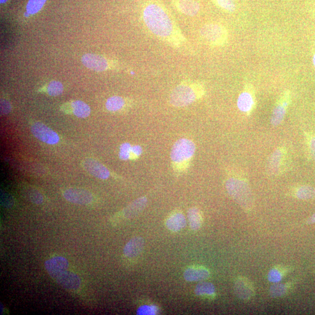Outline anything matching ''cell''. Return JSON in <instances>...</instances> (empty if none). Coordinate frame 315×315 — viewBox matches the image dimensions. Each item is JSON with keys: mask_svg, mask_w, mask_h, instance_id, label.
<instances>
[{"mask_svg": "<svg viewBox=\"0 0 315 315\" xmlns=\"http://www.w3.org/2000/svg\"><path fill=\"white\" fill-rule=\"evenodd\" d=\"M142 18L149 31L159 40L177 50L184 51L188 48L187 39L173 16L161 3L153 0L146 3Z\"/></svg>", "mask_w": 315, "mask_h": 315, "instance_id": "6da1fadb", "label": "cell"}, {"mask_svg": "<svg viewBox=\"0 0 315 315\" xmlns=\"http://www.w3.org/2000/svg\"><path fill=\"white\" fill-rule=\"evenodd\" d=\"M206 92L203 84L199 82L184 81L172 90L170 103L176 107H183L203 98Z\"/></svg>", "mask_w": 315, "mask_h": 315, "instance_id": "7a4b0ae2", "label": "cell"}, {"mask_svg": "<svg viewBox=\"0 0 315 315\" xmlns=\"http://www.w3.org/2000/svg\"><path fill=\"white\" fill-rule=\"evenodd\" d=\"M226 187L229 195L242 209L247 211L253 209V193L247 179L243 176H231L227 180Z\"/></svg>", "mask_w": 315, "mask_h": 315, "instance_id": "3957f363", "label": "cell"}, {"mask_svg": "<svg viewBox=\"0 0 315 315\" xmlns=\"http://www.w3.org/2000/svg\"><path fill=\"white\" fill-rule=\"evenodd\" d=\"M196 145L188 139L177 141L171 153V159L174 170L177 172L187 170L196 153Z\"/></svg>", "mask_w": 315, "mask_h": 315, "instance_id": "277c9868", "label": "cell"}, {"mask_svg": "<svg viewBox=\"0 0 315 315\" xmlns=\"http://www.w3.org/2000/svg\"><path fill=\"white\" fill-rule=\"evenodd\" d=\"M200 36L207 44L211 47H219L226 46L229 40L228 29L222 24L208 23L200 30Z\"/></svg>", "mask_w": 315, "mask_h": 315, "instance_id": "5b68a950", "label": "cell"}, {"mask_svg": "<svg viewBox=\"0 0 315 315\" xmlns=\"http://www.w3.org/2000/svg\"><path fill=\"white\" fill-rule=\"evenodd\" d=\"M288 163L287 150L284 146L276 149L267 161L266 170L271 176H279L286 171Z\"/></svg>", "mask_w": 315, "mask_h": 315, "instance_id": "8992f818", "label": "cell"}, {"mask_svg": "<svg viewBox=\"0 0 315 315\" xmlns=\"http://www.w3.org/2000/svg\"><path fill=\"white\" fill-rule=\"evenodd\" d=\"M292 102V94L290 89L285 90L280 95L272 111L270 123L272 126H279L282 124Z\"/></svg>", "mask_w": 315, "mask_h": 315, "instance_id": "52a82bcc", "label": "cell"}, {"mask_svg": "<svg viewBox=\"0 0 315 315\" xmlns=\"http://www.w3.org/2000/svg\"><path fill=\"white\" fill-rule=\"evenodd\" d=\"M257 104L255 89L252 84L247 83L237 99V106L243 113L249 116L256 109Z\"/></svg>", "mask_w": 315, "mask_h": 315, "instance_id": "ba28073f", "label": "cell"}, {"mask_svg": "<svg viewBox=\"0 0 315 315\" xmlns=\"http://www.w3.org/2000/svg\"><path fill=\"white\" fill-rule=\"evenodd\" d=\"M33 135L37 139L50 145L57 144L60 137L57 133L41 122L33 123L31 127Z\"/></svg>", "mask_w": 315, "mask_h": 315, "instance_id": "9c48e42d", "label": "cell"}, {"mask_svg": "<svg viewBox=\"0 0 315 315\" xmlns=\"http://www.w3.org/2000/svg\"><path fill=\"white\" fill-rule=\"evenodd\" d=\"M63 196L68 201L79 205H87L93 200L91 193L80 188L68 189L64 191Z\"/></svg>", "mask_w": 315, "mask_h": 315, "instance_id": "30bf717a", "label": "cell"}, {"mask_svg": "<svg viewBox=\"0 0 315 315\" xmlns=\"http://www.w3.org/2000/svg\"><path fill=\"white\" fill-rule=\"evenodd\" d=\"M47 273L53 279H55L60 275L65 273L68 269L69 263L66 258L62 256L54 257L45 263Z\"/></svg>", "mask_w": 315, "mask_h": 315, "instance_id": "8fae6325", "label": "cell"}, {"mask_svg": "<svg viewBox=\"0 0 315 315\" xmlns=\"http://www.w3.org/2000/svg\"><path fill=\"white\" fill-rule=\"evenodd\" d=\"M81 61L86 67L97 72L107 70L110 67L106 58L97 54H85L82 58Z\"/></svg>", "mask_w": 315, "mask_h": 315, "instance_id": "7c38bea8", "label": "cell"}, {"mask_svg": "<svg viewBox=\"0 0 315 315\" xmlns=\"http://www.w3.org/2000/svg\"><path fill=\"white\" fill-rule=\"evenodd\" d=\"M84 170L94 177L100 179L109 178L110 172L101 163L93 158H87L83 162Z\"/></svg>", "mask_w": 315, "mask_h": 315, "instance_id": "4fadbf2b", "label": "cell"}, {"mask_svg": "<svg viewBox=\"0 0 315 315\" xmlns=\"http://www.w3.org/2000/svg\"><path fill=\"white\" fill-rule=\"evenodd\" d=\"M175 7L183 14L194 16L200 10V6L197 0H172Z\"/></svg>", "mask_w": 315, "mask_h": 315, "instance_id": "5bb4252c", "label": "cell"}, {"mask_svg": "<svg viewBox=\"0 0 315 315\" xmlns=\"http://www.w3.org/2000/svg\"><path fill=\"white\" fill-rule=\"evenodd\" d=\"M56 282L67 290H76L80 287L81 282L76 274L67 271L55 279Z\"/></svg>", "mask_w": 315, "mask_h": 315, "instance_id": "9a60e30c", "label": "cell"}, {"mask_svg": "<svg viewBox=\"0 0 315 315\" xmlns=\"http://www.w3.org/2000/svg\"><path fill=\"white\" fill-rule=\"evenodd\" d=\"M235 294L239 299L247 300L251 299L254 294L252 285L248 280L239 278L236 280L234 286Z\"/></svg>", "mask_w": 315, "mask_h": 315, "instance_id": "2e32d148", "label": "cell"}, {"mask_svg": "<svg viewBox=\"0 0 315 315\" xmlns=\"http://www.w3.org/2000/svg\"><path fill=\"white\" fill-rule=\"evenodd\" d=\"M144 245V239L142 237H134L125 245L123 249L124 254L129 258L137 257L143 250Z\"/></svg>", "mask_w": 315, "mask_h": 315, "instance_id": "e0dca14e", "label": "cell"}, {"mask_svg": "<svg viewBox=\"0 0 315 315\" xmlns=\"http://www.w3.org/2000/svg\"><path fill=\"white\" fill-rule=\"evenodd\" d=\"M210 272L202 267H189L184 272V278L187 282H199L209 279Z\"/></svg>", "mask_w": 315, "mask_h": 315, "instance_id": "ac0fdd59", "label": "cell"}, {"mask_svg": "<svg viewBox=\"0 0 315 315\" xmlns=\"http://www.w3.org/2000/svg\"><path fill=\"white\" fill-rule=\"evenodd\" d=\"M147 203V198L141 197L133 201L123 210V215L125 218H132L137 216L145 209Z\"/></svg>", "mask_w": 315, "mask_h": 315, "instance_id": "d6986e66", "label": "cell"}, {"mask_svg": "<svg viewBox=\"0 0 315 315\" xmlns=\"http://www.w3.org/2000/svg\"><path fill=\"white\" fill-rule=\"evenodd\" d=\"M166 226L170 231L178 232L187 226V219L183 214L175 213L167 219Z\"/></svg>", "mask_w": 315, "mask_h": 315, "instance_id": "ffe728a7", "label": "cell"}, {"mask_svg": "<svg viewBox=\"0 0 315 315\" xmlns=\"http://www.w3.org/2000/svg\"><path fill=\"white\" fill-rule=\"evenodd\" d=\"M188 217L190 227L192 230L195 231L199 230L202 224V215L200 210L196 207H192L188 210Z\"/></svg>", "mask_w": 315, "mask_h": 315, "instance_id": "44dd1931", "label": "cell"}, {"mask_svg": "<svg viewBox=\"0 0 315 315\" xmlns=\"http://www.w3.org/2000/svg\"><path fill=\"white\" fill-rule=\"evenodd\" d=\"M73 114L78 118H86L90 114L89 106L83 101H76L71 104Z\"/></svg>", "mask_w": 315, "mask_h": 315, "instance_id": "7402d4cb", "label": "cell"}, {"mask_svg": "<svg viewBox=\"0 0 315 315\" xmlns=\"http://www.w3.org/2000/svg\"><path fill=\"white\" fill-rule=\"evenodd\" d=\"M295 196L301 200L315 199V189L310 186H302L295 190Z\"/></svg>", "mask_w": 315, "mask_h": 315, "instance_id": "603a6c76", "label": "cell"}, {"mask_svg": "<svg viewBox=\"0 0 315 315\" xmlns=\"http://www.w3.org/2000/svg\"><path fill=\"white\" fill-rule=\"evenodd\" d=\"M124 99L121 97L114 96L107 99L106 102V107L107 110L110 112H117L123 108L125 105Z\"/></svg>", "mask_w": 315, "mask_h": 315, "instance_id": "cb8c5ba5", "label": "cell"}, {"mask_svg": "<svg viewBox=\"0 0 315 315\" xmlns=\"http://www.w3.org/2000/svg\"><path fill=\"white\" fill-rule=\"evenodd\" d=\"M215 287L212 283L202 282L196 287L195 292L197 296H211L215 293Z\"/></svg>", "mask_w": 315, "mask_h": 315, "instance_id": "d4e9b609", "label": "cell"}, {"mask_svg": "<svg viewBox=\"0 0 315 315\" xmlns=\"http://www.w3.org/2000/svg\"><path fill=\"white\" fill-rule=\"evenodd\" d=\"M215 6L229 13L234 12L236 4L234 0H212Z\"/></svg>", "mask_w": 315, "mask_h": 315, "instance_id": "484cf974", "label": "cell"}, {"mask_svg": "<svg viewBox=\"0 0 315 315\" xmlns=\"http://www.w3.org/2000/svg\"><path fill=\"white\" fill-rule=\"evenodd\" d=\"M46 0H29L27 6V11L29 14H34L40 11L44 7Z\"/></svg>", "mask_w": 315, "mask_h": 315, "instance_id": "4316f807", "label": "cell"}, {"mask_svg": "<svg viewBox=\"0 0 315 315\" xmlns=\"http://www.w3.org/2000/svg\"><path fill=\"white\" fill-rule=\"evenodd\" d=\"M63 84L59 81H51L47 87V93L52 97L59 96L63 92Z\"/></svg>", "mask_w": 315, "mask_h": 315, "instance_id": "83f0119b", "label": "cell"}, {"mask_svg": "<svg viewBox=\"0 0 315 315\" xmlns=\"http://www.w3.org/2000/svg\"><path fill=\"white\" fill-rule=\"evenodd\" d=\"M287 291V288L284 284L275 283L270 288V294L273 298L281 297L286 294Z\"/></svg>", "mask_w": 315, "mask_h": 315, "instance_id": "f1b7e54d", "label": "cell"}, {"mask_svg": "<svg viewBox=\"0 0 315 315\" xmlns=\"http://www.w3.org/2000/svg\"><path fill=\"white\" fill-rule=\"evenodd\" d=\"M132 146L128 142H125L120 146L119 158L123 161H127L132 158Z\"/></svg>", "mask_w": 315, "mask_h": 315, "instance_id": "f546056e", "label": "cell"}, {"mask_svg": "<svg viewBox=\"0 0 315 315\" xmlns=\"http://www.w3.org/2000/svg\"><path fill=\"white\" fill-rule=\"evenodd\" d=\"M282 272L277 269H272L268 274L269 282L273 283H278L282 280Z\"/></svg>", "mask_w": 315, "mask_h": 315, "instance_id": "4dcf8cb0", "label": "cell"}, {"mask_svg": "<svg viewBox=\"0 0 315 315\" xmlns=\"http://www.w3.org/2000/svg\"><path fill=\"white\" fill-rule=\"evenodd\" d=\"M157 312V309L148 305L142 306L137 310L138 314H154Z\"/></svg>", "mask_w": 315, "mask_h": 315, "instance_id": "1f68e13d", "label": "cell"}, {"mask_svg": "<svg viewBox=\"0 0 315 315\" xmlns=\"http://www.w3.org/2000/svg\"><path fill=\"white\" fill-rule=\"evenodd\" d=\"M142 153V149L140 145H135L132 146V159H135L139 158Z\"/></svg>", "mask_w": 315, "mask_h": 315, "instance_id": "d6a6232c", "label": "cell"}, {"mask_svg": "<svg viewBox=\"0 0 315 315\" xmlns=\"http://www.w3.org/2000/svg\"><path fill=\"white\" fill-rule=\"evenodd\" d=\"M11 110V106L9 102L6 100H2L1 111L2 114H8Z\"/></svg>", "mask_w": 315, "mask_h": 315, "instance_id": "836d02e7", "label": "cell"}, {"mask_svg": "<svg viewBox=\"0 0 315 315\" xmlns=\"http://www.w3.org/2000/svg\"><path fill=\"white\" fill-rule=\"evenodd\" d=\"M31 201L37 205H40L43 201V197L40 193L34 192L30 195Z\"/></svg>", "mask_w": 315, "mask_h": 315, "instance_id": "e575fe53", "label": "cell"}, {"mask_svg": "<svg viewBox=\"0 0 315 315\" xmlns=\"http://www.w3.org/2000/svg\"><path fill=\"white\" fill-rule=\"evenodd\" d=\"M309 146L310 155L315 162V136H312L309 138Z\"/></svg>", "mask_w": 315, "mask_h": 315, "instance_id": "d590c367", "label": "cell"}, {"mask_svg": "<svg viewBox=\"0 0 315 315\" xmlns=\"http://www.w3.org/2000/svg\"><path fill=\"white\" fill-rule=\"evenodd\" d=\"M308 224H312L315 223V213L310 217L308 220Z\"/></svg>", "mask_w": 315, "mask_h": 315, "instance_id": "8d00e7d4", "label": "cell"}, {"mask_svg": "<svg viewBox=\"0 0 315 315\" xmlns=\"http://www.w3.org/2000/svg\"><path fill=\"white\" fill-rule=\"evenodd\" d=\"M312 61H313V66L315 68V53L313 54Z\"/></svg>", "mask_w": 315, "mask_h": 315, "instance_id": "74e56055", "label": "cell"}, {"mask_svg": "<svg viewBox=\"0 0 315 315\" xmlns=\"http://www.w3.org/2000/svg\"><path fill=\"white\" fill-rule=\"evenodd\" d=\"M8 1V0H0V3H1L2 4H4L6 3Z\"/></svg>", "mask_w": 315, "mask_h": 315, "instance_id": "f35d334b", "label": "cell"}]
</instances>
